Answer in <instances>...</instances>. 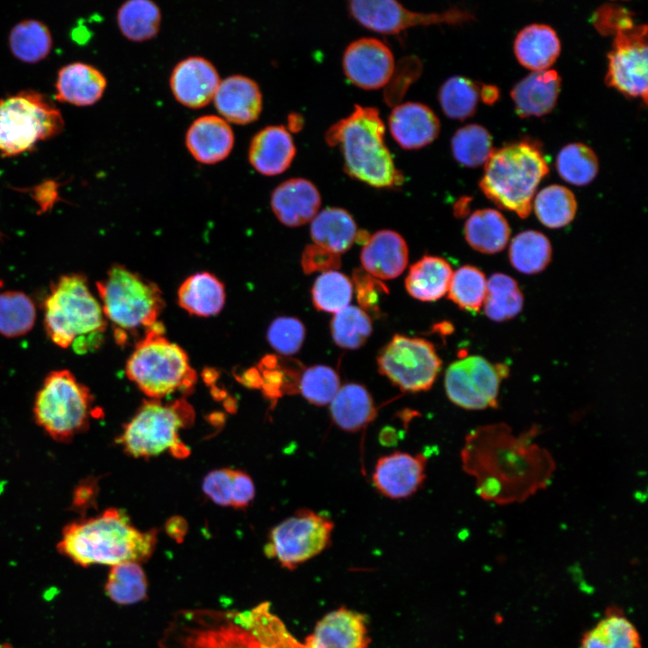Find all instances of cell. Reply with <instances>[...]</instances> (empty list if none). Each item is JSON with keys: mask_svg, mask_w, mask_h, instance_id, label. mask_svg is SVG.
Wrapping results in <instances>:
<instances>
[{"mask_svg": "<svg viewBox=\"0 0 648 648\" xmlns=\"http://www.w3.org/2000/svg\"><path fill=\"white\" fill-rule=\"evenodd\" d=\"M157 531H140L128 515L118 508L80 518L66 525L57 548L75 563L115 565L124 562H144L156 546Z\"/></svg>", "mask_w": 648, "mask_h": 648, "instance_id": "cell-1", "label": "cell"}, {"mask_svg": "<svg viewBox=\"0 0 648 648\" xmlns=\"http://www.w3.org/2000/svg\"><path fill=\"white\" fill-rule=\"evenodd\" d=\"M385 126L374 107L356 105L346 117L332 124L325 133L330 147L341 150L344 169L352 178L377 188L403 183L384 141Z\"/></svg>", "mask_w": 648, "mask_h": 648, "instance_id": "cell-2", "label": "cell"}, {"mask_svg": "<svg viewBox=\"0 0 648 648\" xmlns=\"http://www.w3.org/2000/svg\"><path fill=\"white\" fill-rule=\"evenodd\" d=\"M43 309L45 331L55 345L80 355L102 346L107 320L85 275H61L52 284Z\"/></svg>", "mask_w": 648, "mask_h": 648, "instance_id": "cell-3", "label": "cell"}, {"mask_svg": "<svg viewBox=\"0 0 648 648\" xmlns=\"http://www.w3.org/2000/svg\"><path fill=\"white\" fill-rule=\"evenodd\" d=\"M106 320L112 324L118 345L142 338L158 321L165 301L159 287L122 265L112 266L96 283Z\"/></svg>", "mask_w": 648, "mask_h": 648, "instance_id": "cell-4", "label": "cell"}, {"mask_svg": "<svg viewBox=\"0 0 648 648\" xmlns=\"http://www.w3.org/2000/svg\"><path fill=\"white\" fill-rule=\"evenodd\" d=\"M548 172L546 159L534 144L513 143L493 150L485 163L480 187L499 207L526 218L536 191Z\"/></svg>", "mask_w": 648, "mask_h": 648, "instance_id": "cell-5", "label": "cell"}, {"mask_svg": "<svg viewBox=\"0 0 648 648\" xmlns=\"http://www.w3.org/2000/svg\"><path fill=\"white\" fill-rule=\"evenodd\" d=\"M127 377L152 400L192 390L197 381L185 351L165 337L161 322L140 339L125 366Z\"/></svg>", "mask_w": 648, "mask_h": 648, "instance_id": "cell-6", "label": "cell"}, {"mask_svg": "<svg viewBox=\"0 0 648 648\" xmlns=\"http://www.w3.org/2000/svg\"><path fill=\"white\" fill-rule=\"evenodd\" d=\"M194 411L184 399L164 404L158 400H145L123 426L116 442L135 458H150L169 451L177 458L189 454L180 440V429L193 424Z\"/></svg>", "mask_w": 648, "mask_h": 648, "instance_id": "cell-7", "label": "cell"}, {"mask_svg": "<svg viewBox=\"0 0 648 648\" xmlns=\"http://www.w3.org/2000/svg\"><path fill=\"white\" fill-rule=\"evenodd\" d=\"M89 388L67 369L54 370L37 392L33 416L52 439L66 443L85 432L94 415Z\"/></svg>", "mask_w": 648, "mask_h": 648, "instance_id": "cell-8", "label": "cell"}, {"mask_svg": "<svg viewBox=\"0 0 648 648\" xmlns=\"http://www.w3.org/2000/svg\"><path fill=\"white\" fill-rule=\"evenodd\" d=\"M60 112L43 94L22 91L0 100V153L16 156L63 130Z\"/></svg>", "mask_w": 648, "mask_h": 648, "instance_id": "cell-9", "label": "cell"}, {"mask_svg": "<svg viewBox=\"0 0 648 648\" xmlns=\"http://www.w3.org/2000/svg\"><path fill=\"white\" fill-rule=\"evenodd\" d=\"M378 370L403 392L430 389L442 366L432 343L404 335H395L377 356Z\"/></svg>", "mask_w": 648, "mask_h": 648, "instance_id": "cell-10", "label": "cell"}, {"mask_svg": "<svg viewBox=\"0 0 648 648\" xmlns=\"http://www.w3.org/2000/svg\"><path fill=\"white\" fill-rule=\"evenodd\" d=\"M333 528L329 518L308 508L297 510L271 530L266 554L294 569L329 545Z\"/></svg>", "mask_w": 648, "mask_h": 648, "instance_id": "cell-11", "label": "cell"}, {"mask_svg": "<svg viewBox=\"0 0 648 648\" xmlns=\"http://www.w3.org/2000/svg\"><path fill=\"white\" fill-rule=\"evenodd\" d=\"M175 625L162 648H263L238 613H198Z\"/></svg>", "mask_w": 648, "mask_h": 648, "instance_id": "cell-12", "label": "cell"}, {"mask_svg": "<svg viewBox=\"0 0 648 648\" xmlns=\"http://www.w3.org/2000/svg\"><path fill=\"white\" fill-rule=\"evenodd\" d=\"M508 374L504 364H495L480 356H470L452 363L445 374V389L455 405L470 410L494 408L500 385Z\"/></svg>", "mask_w": 648, "mask_h": 648, "instance_id": "cell-13", "label": "cell"}, {"mask_svg": "<svg viewBox=\"0 0 648 648\" xmlns=\"http://www.w3.org/2000/svg\"><path fill=\"white\" fill-rule=\"evenodd\" d=\"M605 77L620 93L647 101V26L633 24L614 34Z\"/></svg>", "mask_w": 648, "mask_h": 648, "instance_id": "cell-14", "label": "cell"}, {"mask_svg": "<svg viewBox=\"0 0 648 648\" xmlns=\"http://www.w3.org/2000/svg\"><path fill=\"white\" fill-rule=\"evenodd\" d=\"M353 18L368 30L396 34L408 28L436 23H460L470 14L458 9L443 13H420L408 10L392 0H353L348 4Z\"/></svg>", "mask_w": 648, "mask_h": 648, "instance_id": "cell-15", "label": "cell"}, {"mask_svg": "<svg viewBox=\"0 0 648 648\" xmlns=\"http://www.w3.org/2000/svg\"><path fill=\"white\" fill-rule=\"evenodd\" d=\"M342 66L346 78L353 85L365 90H375L391 81L395 62L386 44L378 39L364 37L346 47Z\"/></svg>", "mask_w": 648, "mask_h": 648, "instance_id": "cell-16", "label": "cell"}, {"mask_svg": "<svg viewBox=\"0 0 648 648\" xmlns=\"http://www.w3.org/2000/svg\"><path fill=\"white\" fill-rule=\"evenodd\" d=\"M220 83V75L214 65L200 56L180 60L169 78L175 99L191 109L204 107L213 101Z\"/></svg>", "mask_w": 648, "mask_h": 648, "instance_id": "cell-17", "label": "cell"}, {"mask_svg": "<svg viewBox=\"0 0 648 648\" xmlns=\"http://www.w3.org/2000/svg\"><path fill=\"white\" fill-rule=\"evenodd\" d=\"M427 458L422 454L395 452L378 459L373 473L375 489L391 499L414 494L426 478Z\"/></svg>", "mask_w": 648, "mask_h": 648, "instance_id": "cell-18", "label": "cell"}, {"mask_svg": "<svg viewBox=\"0 0 648 648\" xmlns=\"http://www.w3.org/2000/svg\"><path fill=\"white\" fill-rule=\"evenodd\" d=\"M370 643L363 614L340 608L324 616L308 635L304 648H367Z\"/></svg>", "mask_w": 648, "mask_h": 648, "instance_id": "cell-19", "label": "cell"}, {"mask_svg": "<svg viewBox=\"0 0 648 648\" xmlns=\"http://www.w3.org/2000/svg\"><path fill=\"white\" fill-rule=\"evenodd\" d=\"M213 102L222 119L238 125L256 122L263 109L260 87L255 80L243 75L220 80Z\"/></svg>", "mask_w": 648, "mask_h": 648, "instance_id": "cell-20", "label": "cell"}, {"mask_svg": "<svg viewBox=\"0 0 648 648\" xmlns=\"http://www.w3.org/2000/svg\"><path fill=\"white\" fill-rule=\"evenodd\" d=\"M394 140L404 149H418L432 143L440 131L436 113L421 103L407 102L396 105L389 117Z\"/></svg>", "mask_w": 648, "mask_h": 648, "instance_id": "cell-21", "label": "cell"}, {"mask_svg": "<svg viewBox=\"0 0 648 648\" xmlns=\"http://www.w3.org/2000/svg\"><path fill=\"white\" fill-rule=\"evenodd\" d=\"M234 142L235 136L230 123L212 114L195 119L185 134L189 153L204 165H213L227 158Z\"/></svg>", "mask_w": 648, "mask_h": 648, "instance_id": "cell-22", "label": "cell"}, {"mask_svg": "<svg viewBox=\"0 0 648 648\" xmlns=\"http://www.w3.org/2000/svg\"><path fill=\"white\" fill-rule=\"evenodd\" d=\"M295 154L296 148L290 131L283 125H270L253 136L248 158L256 171L271 176L286 171Z\"/></svg>", "mask_w": 648, "mask_h": 648, "instance_id": "cell-23", "label": "cell"}, {"mask_svg": "<svg viewBox=\"0 0 648 648\" xmlns=\"http://www.w3.org/2000/svg\"><path fill=\"white\" fill-rule=\"evenodd\" d=\"M321 199L317 187L304 178H290L275 187L271 207L277 219L286 226L298 227L315 217Z\"/></svg>", "mask_w": 648, "mask_h": 648, "instance_id": "cell-24", "label": "cell"}, {"mask_svg": "<svg viewBox=\"0 0 648 648\" xmlns=\"http://www.w3.org/2000/svg\"><path fill=\"white\" fill-rule=\"evenodd\" d=\"M364 270L378 279H393L402 274L408 264V247L397 232L382 230L375 232L362 248Z\"/></svg>", "mask_w": 648, "mask_h": 648, "instance_id": "cell-25", "label": "cell"}, {"mask_svg": "<svg viewBox=\"0 0 648 648\" xmlns=\"http://www.w3.org/2000/svg\"><path fill=\"white\" fill-rule=\"evenodd\" d=\"M560 89L558 73L546 69L524 77L512 88L510 95L519 116H543L554 108Z\"/></svg>", "mask_w": 648, "mask_h": 648, "instance_id": "cell-26", "label": "cell"}, {"mask_svg": "<svg viewBox=\"0 0 648 648\" xmlns=\"http://www.w3.org/2000/svg\"><path fill=\"white\" fill-rule=\"evenodd\" d=\"M106 88V78L96 68L75 62L63 67L58 73L56 99L76 106L97 103Z\"/></svg>", "mask_w": 648, "mask_h": 648, "instance_id": "cell-27", "label": "cell"}, {"mask_svg": "<svg viewBox=\"0 0 648 648\" xmlns=\"http://www.w3.org/2000/svg\"><path fill=\"white\" fill-rule=\"evenodd\" d=\"M561 51L559 38L554 29L534 23L523 28L514 41V52L519 63L534 71L548 69Z\"/></svg>", "mask_w": 648, "mask_h": 648, "instance_id": "cell-28", "label": "cell"}, {"mask_svg": "<svg viewBox=\"0 0 648 648\" xmlns=\"http://www.w3.org/2000/svg\"><path fill=\"white\" fill-rule=\"evenodd\" d=\"M225 299L224 284L209 272L196 273L189 276L177 292L180 307L199 317L218 314L224 306Z\"/></svg>", "mask_w": 648, "mask_h": 648, "instance_id": "cell-29", "label": "cell"}, {"mask_svg": "<svg viewBox=\"0 0 648 648\" xmlns=\"http://www.w3.org/2000/svg\"><path fill=\"white\" fill-rule=\"evenodd\" d=\"M329 405L335 424L348 432L363 428L376 415L371 394L364 386L358 383L340 386Z\"/></svg>", "mask_w": 648, "mask_h": 648, "instance_id": "cell-30", "label": "cell"}, {"mask_svg": "<svg viewBox=\"0 0 648 648\" xmlns=\"http://www.w3.org/2000/svg\"><path fill=\"white\" fill-rule=\"evenodd\" d=\"M452 275V268L444 258L424 256L410 266L405 287L415 299L434 302L447 292Z\"/></svg>", "mask_w": 648, "mask_h": 648, "instance_id": "cell-31", "label": "cell"}, {"mask_svg": "<svg viewBox=\"0 0 648 648\" xmlns=\"http://www.w3.org/2000/svg\"><path fill=\"white\" fill-rule=\"evenodd\" d=\"M202 490L214 503L234 508H246L256 491L248 473L231 468L210 472L203 479Z\"/></svg>", "mask_w": 648, "mask_h": 648, "instance_id": "cell-32", "label": "cell"}, {"mask_svg": "<svg viewBox=\"0 0 648 648\" xmlns=\"http://www.w3.org/2000/svg\"><path fill=\"white\" fill-rule=\"evenodd\" d=\"M356 234L354 219L341 208H326L311 220L310 236L314 243L338 255L349 249Z\"/></svg>", "mask_w": 648, "mask_h": 648, "instance_id": "cell-33", "label": "cell"}, {"mask_svg": "<svg viewBox=\"0 0 648 648\" xmlns=\"http://www.w3.org/2000/svg\"><path fill=\"white\" fill-rule=\"evenodd\" d=\"M464 237L475 250L495 254L504 249L510 237V228L498 211L482 209L470 215L464 224Z\"/></svg>", "mask_w": 648, "mask_h": 648, "instance_id": "cell-34", "label": "cell"}, {"mask_svg": "<svg viewBox=\"0 0 648 648\" xmlns=\"http://www.w3.org/2000/svg\"><path fill=\"white\" fill-rule=\"evenodd\" d=\"M580 648H642V641L634 623L612 610L583 634Z\"/></svg>", "mask_w": 648, "mask_h": 648, "instance_id": "cell-35", "label": "cell"}, {"mask_svg": "<svg viewBox=\"0 0 648 648\" xmlns=\"http://www.w3.org/2000/svg\"><path fill=\"white\" fill-rule=\"evenodd\" d=\"M117 24L122 35L134 42L157 36L161 24V11L151 0H128L117 11Z\"/></svg>", "mask_w": 648, "mask_h": 648, "instance_id": "cell-36", "label": "cell"}, {"mask_svg": "<svg viewBox=\"0 0 648 648\" xmlns=\"http://www.w3.org/2000/svg\"><path fill=\"white\" fill-rule=\"evenodd\" d=\"M508 258L512 266L526 274L542 272L552 258V247L547 237L536 230H525L510 242Z\"/></svg>", "mask_w": 648, "mask_h": 648, "instance_id": "cell-37", "label": "cell"}, {"mask_svg": "<svg viewBox=\"0 0 648 648\" xmlns=\"http://www.w3.org/2000/svg\"><path fill=\"white\" fill-rule=\"evenodd\" d=\"M9 47L15 58L25 63L44 59L52 47L49 28L37 20H24L15 24L9 34Z\"/></svg>", "mask_w": 648, "mask_h": 648, "instance_id": "cell-38", "label": "cell"}, {"mask_svg": "<svg viewBox=\"0 0 648 648\" xmlns=\"http://www.w3.org/2000/svg\"><path fill=\"white\" fill-rule=\"evenodd\" d=\"M523 294L515 279L505 274H493L487 281L483 302L488 318L504 321L516 317L522 310Z\"/></svg>", "mask_w": 648, "mask_h": 648, "instance_id": "cell-39", "label": "cell"}, {"mask_svg": "<svg viewBox=\"0 0 648 648\" xmlns=\"http://www.w3.org/2000/svg\"><path fill=\"white\" fill-rule=\"evenodd\" d=\"M534 211L543 225L550 229H560L574 219L577 202L570 189L552 184L543 188L536 195Z\"/></svg>", "mask_w": 648, "mask_h": 648, "instance_id": "cell-40", "label": "cell"}, {"mask_svg": "<svg viewBox=\"0 0 648 648\" xmlns=\"http://www.w3.org/2000/svg\"><path fill=\"white\" fill-rule=\"evenodd\" d=\"M105 592L120 605H130L144 599L147 579L140 565L136 562H124L112 566Z\"/></svg>", "mask_w": 648, "mask_h": 648, "instance_id": "cell-41", "label": "cell"}, {"mask_svg": "<svg viewBox=\"0 0 648 648\" xmlns=\"http://www.w3.org/2000/svg\"><path fill=\"white\" fill-rule=\"evenodd\" d=\"M36 309L32 300L20 291L0 293V335L17 338L27 334L34 326Z\"/></svg>", "mask_w": 648, "mask_h": 648, "instance_id": "cell-42", "label": "cell"}, {"mask_svg": "<svg viewBox=\"0 0 648 648\" xmlns=\"http://www.w3.org/2000/svg\"><path fill=\"white\" fill-rule=\"evenodd\" d=\"M451 149L460 165L477 167L485 165L493 152L492 137L484 127L467 124L453 135Z\"/></svg>", "mask_w": 648, "mask_h": 648, "instance_id": "cell-43", "label": "cell"}, {"mask_svg": "<svg viewBox=\"0 0 648 648\" xmlns=\"http://www.w3.org/2000/svg\"><path fill=\"white\" fill-rule=\"evenodd\" d=\"M556 168L566 182L581 186L590 184L598 172V160L594 151L583 143L564 146L557 155Z\"/></svg>", "mask_w": 648, "mask_h": 648, "instance_id": "cell-44", "label": "cell"}, {"mask_svg": "<svg viewBox=\"0 0 648 648\" xmlns=\"http://www.w3.org/2000/svg\"><path fill=\"white\" fill-rule=\"evenodd\" d=\"M479 97V86L471 79L461 76L446 80L438 93L444 113L455 120L471 117L476 111Z\"/></svg>", "mask_w": 648, "mask_h": 648, "instance_id": "cell-45", "label": "cell"}, {"mask_svg": "<svg viewBox=\"0 0 648 648\" xmlns=\"http://www.w3.org/2000/svg\"><path fill=\"white\" fill-rule=\"evenodd\" d=\"M486 290L483 272L472 266H464L453 273L447 292L460 309L475 314L483 305Z\"/></svg>", "mask_w": 648, "mask_h": 648, "instance_id": "cell-46", "label": "cell"}, {"mask_svg": "<svg viewBox=\"0 0 648 648\" xmlns=\"http://www.w3.org/2000/svg\"><path fill=\"white\" fill-rule=\"evenodd\" d=\"M240 619L252 630L263 648H304L286 631L283 623L269 612L268 604L251 611L238 613Z\"/></svg>", "mask_w": 648, "mask_h": 648, "instance_id": "cell-47", "label": "cell"}, {"mask_svg": "<svg viewBox=\"0 0 648 648\" xmlns=\"http://www.w3.org/2000/svg\"><path fill=\"white\" fill-rule=\"evenodd\" d=\"M352 296L351 281L337 270L323 272L317 277L311 289L315 308L334 314L349 306Z\"/></svg>", "mask_w": 648, "mask_h": 648, "instance_id": "cell-48", "label": "cell"}, {"mask_svg": "<svg viewBox=\"0 0 648 648\" xmlns=\"http://www.w3.org/2000/svg\"><path fill=\"white\" fill-rule=\"evenodd\" d=\"M330 328L334 342L346 349L362 346L373 329L369 315L360 307L350 305L335 313Z\"/></svg>", "mask_w": 648, "mask_h": 648, "instance_id": "cell-49", "label": "cell"}, {"mask_svg": "<svg viewBox=\"0 0 648 648\" xmlns=\"http://www.w3.org/2000/svg\"><path fill=\"white\" fill-rule=\"evenodd\" d=\"M340 388L337 372L323 364L304 369L299 380L298 392L311 404H329Z\"/></svg>", "mask_w": 648, "mask_h": 648, "instance_id": "cell-50", "label": "cell"}, {"mask_svg": "<svg viewBox=\"0 0 648 648\" xmlns=\"http://www.w3.org/2000/svg\"><path fill=\"white\" fill-rule=\"evenodd\" d=\"M266 338L277 353L291 356L301 349L305 338V328L296 318L278 317L268 327Z\"/></svg>", "mask_w": 648, "mask_h": 648, "instance_id": "cell-51", "label": "cell"}, {"mask_svg": "<svg viewBox=\"0 0 648 648\" xmlns=\"http://www.w3.org/2000/svg\"><path fill=\"white\" fill-rule=\"evenodd\" d=\"M353 287L355 286L357 302L360 308L372 314L379 311V303L382 295H387V286L363 269H356L353 274Z\"/></svg>", "mask_w": 648, "mask_h": 648, "instance_id": "cell-52", "label": "cell"}, {"mask_svg": "<svg viewBox=\"0 0 648 648\" xmlns=\"http://www.w3.org/2000/svg\"><path fill=\"white\" fill-rule=\"evenodd\" d=\"M593 22L601 33L615 34L617 31L634 24L632 14L626 9L616 6H603L597 10Z\"/></svg>", "mask_w": 648, "mask_h": 648, "instance_id": "cell-53", "label": "cell"}, {"mask_svg": "<svg viewBox=\"0 0 648 648\" xmlns=\"http://www.w3.org/2000/svg\"><path fill=\"white\" fill-rule=\"evenodd\" d=\"M340 266L338 254L331 252L316 244L305 248L302 256V266L306 274L319 271L336 270Z\"/></svg>", "mask_w": 648, "mask_h": 648, "instance_id": "cell-54", "label": "cell"}, {"mask_svg": "<svg viewBox=\"0 0 648 648\" xmlns=\"http://www.w3.org/2000/svg\"><path fill=\"white\" fill-rule=\"evenodd\" d=\"M98 491V482L94 477L90 476L82 480L73 491L72 509L84 514L95 507Z\"/></svg>", "mask_w": 648, "mask_h": 648, "instance_id": "cell-55", "label": "cell"}, {"mask_svg": "<svg viewBox=\"0 0 648 648\" xmlns=\"http://www.w3.org/2000/svg\"><path fill=\"white\" fill-rule=\"evenodd\" d=\"M480 96L486 104H493L499 99V88L492 85H483L480 89Z\"/></svg>", "mask_w": 648, "mask_h": 648, "instance_id": "cell-56", "label": "cell"}, {"mask_svg": "<svg viewBox=\"0 0 648 648\" xmlns=\"http://www.w3.org/2000/svg\"><path fill=\"white\" fill-rule=\"evenodd\" d=\"M167 531L175 538L179 539L184 534L186 524L180 518H174L167 523Z\"/></svg>", "mask_w": 648, "mask_h": 648, "instance_id": "cell-57", "label": "cell"}, {"mask_svg": "<svg viewBox=\"0 0 648 648\" xmlns=\"http://www.w3.org/2000/svg\"><path fill=\"white\" fill-rule=\"evenodd\" d=\"M302 127V118L300 114L292 113L288 116L287 130L290 131H298Z\"/></svg>", "mask_w": 648, "mask_h": 648, "instance_id": "cell-58", "label": "cell"}, {"mask_svg": "<svg viewBox=\"0 0 648 648\" xmlns=\"http://www.w3.org/2000/svg\"><path fill=\"white\" fill-rule=\"evenodd\" d=\"M0 648H14V647L9 644H0Z\"/></svg>", "mask_w": 648, "mask_h": 648, "instance_id": "cell-59", "label": "cell"}]
</instances>
